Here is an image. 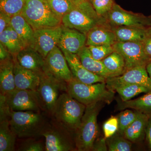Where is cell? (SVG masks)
I'll return each mask as SVG.
<instances>
[{
  "label": "cell",
  "instance_id": "6da1fadb",
  "mask_svg": "<svg viewBox=\"0 0 151 151\" xmlns=\"http://www.w3.org/2000/svg\"><path fill=\"white\" fill-rule=\"evenodd\" d=\"M66 92L86 106L98 103L110 104L115 95V92L107 87L105 82L85 84L73 77L67 83Z\"/></svg>",
  "mask_w": 151,
  "mask_h": 151
},
{
  "label": "cell",
  "instance_id": "7a4b0ae2",
  "mask_svg": "<svg viewBox=\"0 0 151 151\" xmlns=\"http://www.w3.org/2000/svg\"><path fill=\"white\" fill-rule=\"evenodd\" d=\"M47 116L43 112L11 110L10 125L19 138L37 137L41 136Z\"/></svg>",
  "mask_w": 151,
  "mask_h": 151
},
{
  "label": "cell",
  "instance_id": "3957f363",
  "mask_svg": "<svg viewBox=\"0 0 151 151\" xmlns=\"http://www.w3.org/2000/svg\"><path fill=\"white\" fill-rule=\"evenodd\" d=\"M86 108V105L74 99L67 92H63L58 97L52 117L74 136L81 124Z\"/></svg>",
  "mask_w": 151,
  "mask_h": 151
},
{
  "label": "cell",
  "instance_id": "277c9868",
  "mask_svg": "<svg viewBox=\"0 0 151 151\" xmlns=\"http://www.w3.org/2000/svg\"><path fill=\"white\" fill-rule=\"evenodd\" d=\"M101 106V103L86 106L81 124L74 134L77 151L92 150L93 144L98 135L97 118Z\"/></svg>",
  "mask_w": 151,
  "mask_h": 151
},
{
  "label": "cell",
  "instance_id": "5b68a950",
  "mask_svg": "<svg viewBox=\"0 0 151 151\" xmlns=\"http://www.w3.org/2000/svg\"><path fill=\"white\" fill-rule=\"evenodd\" d=\"M21 14L34 31L62 24V20L53 13L46 0H24Z\"/></svg>",
  "mask_w": 151,
  "mask_h": 151
},
{
  "label": "cell",
  "instance_id": "8992f818",
  "mask_svg": "<svg viewBox=\"0 0 151 151\" xmlns=\"http://www.w3.org/2000/svg\"><path fill=\"white\" fill-rule=\"evenodd\" d=\"M105 20L98 16L91 1H87L77 4L75 8L64 16L62 24L86 35L92 28Z\"/></svg>",
  "mask_w": 151,
  "mask_h": 151
},
{
  "label": "cell",
  "instance_id": "52a82bcc",
  "mask_svg": "<svg viewBox=\"0 0 151 151\" xmlns=\"http://www.w3.org/2000/svg\"><path fill=\"white\" fill-rule=\"evenodd\" d=\"M73 134L51 117L41 133L45 139L46 151H77Z\"/></svg>",
  "mask_w": 151,
  "mask_h": 151
},
{
  "label": "cell",
  "instance_id": "ba28073f",
  "mask_svg": "<svg viewBox=\"0 0 151 151\" xmlns=\"http://www.w3.org/2000/svg\"><path fill=\"white\" fill-rule=\"evenodd\" d=\"M60 91H67V83L60 81L44 71L40 75V82L36 92L43 113L52 117Z\"/></svg>",
  "mask_w": 151,
  "mask_h": 151
},
{
  "label": "cell",
  "instance_id": "9c48e42d",
  "mask_svg": "<svg viewBox=\"0 0 151 151\" xmlns=\"http://www.w3.org/2000/svg\"><path fill=\"white\" fill-rule=\"evenodd\" d=\"M113 46L124 58L127 70L136 66H147L151 60L146 54L142 42H116Z\"/></svg>",
  "mask_w": 151,
  "mask_h": 151
},
{
  "label": "cell",
  "instance_id": "30bf717a",
  "mask_svg": "<svg viewBox=\"0 0 151 151\" xmlns=\"http://www.w3.org/2000/svg\"><path fill=\"white\" fill-rule=\"evenodd\" d=\"M4 96L12 111L42 112L36 91L16 89Z\"/></svg>",
  "mask_w": 151,
  "mask_h": 151
},
{
  "label": "cell",
  "instance_id": "8fae6325",
  "mask_svg": "<svg viewBox=\"0 0 151 151\" xmlns=\"http://www.w3.org/2000/svg\"><path fill=\"white\" fill-rule=\"evenodd\" d=\"M105 18L112 27H149L148 17L126 10L115 3Z\"/></svg>",
  "mask_w": 151,
  "mask_h": 151
},
{
  "label": "cell",
  "instance_id": "7c38bea8",
  "mask_svg": "<svg viewBox=\"0 0 151 151\" xmlns=\"http://www.w3.org/2000/svg\"><path fill=\"white\" fill-rule=\"evenodd\" d=\"M44 71L65 83H68L73 78L65 55L58 46L45 58Z\"/></svg>",
  "mask_w": 151,
  "mask_h": 151
},
{
  "label": "cell",
  "instance_id": "4fadbf2b",
  "mask_svg": "<svg viewBox=\"0 0 151 151\" xmlns=\"http://www.w3.org/2000/svg\"><path fill=\"white\" fill-rule=\"evenodd\" d=\"M63 29V24L54 27L45 28L35 31L33 48L44 58L58 45Z\"/></svg>",
  "mask_w": 151,
  "mask_h": 151
},
{
  "label": "cell",
  "instance_id": "5bb4252c",
  "mask_svg": "<svg viewBox=\"0 0 151 151\" xmlns=\"http://www.w3.org/2000/svg\"><path fill=\"white\" fill-rule=\"evenodd\" d=\"M86 35L63 25L62 33L58 46L63 52L77 54L86 46Z\"/></svg>",
  "mask_w": 151,
  "mask_h": 151
},
{
  "label": "cell",
  "instance_id": "9a60e30c",
  "mask_svg": "<svg viewBox=\"0 0 151 151\" xmlns=\"http://www.w3.org/2000/svg\"><path fill=\"white\" fill-rule=\"evenodd\" d=\"M67 60L73 77L78 81L87 84L104 82L107 78L94 74L86 69L79 59L77 54L63 52Z\"/></svg>",
  "mask_w": 151,
  "mask_h": 151
},
{
  "label": "cell",
  "instance_id": "2e32d148",
  "mask_svg": "<svg viewBox=\"0 0 151 151\" xmlns=\"http://www.w3.org/2000/svg\"><path fill=\"white\" fill-rule=\"evenodd\" d=\"M117 42L112 27L106 19L92 28L86 34V46L113 45Z\"/></svg>",
  "mask_w": 151,
  "mask_h": 151
},
{
  "label": "cell",
  "instance_id": "e0dca14e",
  "mask_svg": "<svg viewBox=\"0 0 151 151\" xmlns=\"http://www.w3.org/2000/svg\"><path fill=\"white\" fill-rule=\"evenodd\" d=\"M16 59L22 67L40 74L45 67V58L35 49L25 47L17 55Z\"/></svg>",
  "mask_w": 151,
  "mask_h": 151
},
{
  "label": "cell",
  "instance_id": "ac0fdd59",
  "mask_svg": "<svg viewBox=\"0 0 151 151\" xmlns=\"http://www.w3.org/2000/svg\"><path fill=\"white\" fill-rule=\"evenodd\" d=\"M107 80L113 82L129 83L145 86L151 91V78L146 66H138L128 69L120 76L110 77Z\"/></svg>",
  "mask_w": 151,
  "mask_h": 151
},
{
  "label": "cell",
  "instance_id": "d6986e66",
  "mask_svg": "<svg viewBox=\"0 0 151 151\" xmlns=\"http://www.w3.org/2000/svg\"><path fill=\"white\" fill-rule=\"evenodd\" d=\"M14 74L16 89L37 91L40 82V74L22 67L16 58Z\"/></svg>",
  "mask_w": 151,
  "mask_h": 151
},
{
  "label": "cell",
  "instance_id": "ffe728a7",
  "mask_svg": "<svg viewBox=\"0 0 151 151\" xmlns=\"http://www.w3.org/2000/svg\"><path fill=\"white\" fill-rule=\"evenodd\" d=\"M10 26L18 35L25 47H33L35 31L21 14L12 17Z\"/></svg>",
  "mask_w": 151,
  "mask_h": 151
},
{
  "label": "cell",
  "instance_id": "44dd1931",
  "mask_svg": "<svg viewBox=\"0 0 151 151\" xmlns=\"http://www.w3.org/2000/svg\"><path fill=\"white\" fill-rule=\"evenodd\" d=\"M15 59L13 58L1 61L0 94L6 95L16 89L14 74Z\"/></svg>",
  "mask_w": 151,
  "mask_h": 151
},
{
  "label": "cell",
  "instance_id": "7402d4cb",
  "mask_svg": "<svg viewBox=\"0 0 151 151\" xmlns=\"http://www.w3.org/2000/svg\"><path fill=\"white\" fill-rule=\"evenodd\" d=\"M105 82L109 89L119 94L123 102L132 100L133 97L142 93H147L151 91L145 86L138 84L113 82L107 79Z\"/></svg>",
  "mask_w": 151,
  "mask_h": 151
},
{
  "label": "cell",
  "instance_id": "603a6c76",
  "mask_svg": "<svg viewBox=\"0 0 151 151\" xmlns=\"http://www.w3.org/2000/svg\"><path fill=\"white\" fill-rule=\"evenodd\" d=\"M112 29L117 42H142L145 39L148 27H138L114 26Z\"/></svg>",
  "mask_w": 151,
  "mask_h": 151
},
{
  "label": "cell",
  "instance_id": "cb8c5ba5",
  "mask_svg": "<svg viewBox=\"0 0 151 151\" xmlns=\"http://www.w3.org/2000/svg\"><path fill=\"white\" fill-rule=\"evenodd\" d=\"M150 118L139 112L137 118L125 130L123 136L132 142L142 141L146 135V128Z\"/></svg>",
  "mask_w": 151,
  "mask_h": 151
},
{
  "label": "cell",
  "instance_id": "d4e9b609",
  "mask_svg": "<svg viewBox=\"0 0 151 151\" xmlns=\"http://www.w3.org/2000/svg\"><path fill=\"white\" fill-rule=\"evenodd\" d=\"M77 55L82 65L90 72L106 78L111 77L102 61L93 58L87 46L84 47Z\"/></svg>",
  "mask_w": 151,
  "mask_h": 151
},
{
  "label": "cell",
  "instance_id": "484cf974",
  "mask_svg": "<svg viewBox=\"0 0 151 151\" xmlns=\"http://www.w3.org/2000/svg\"><path fill=\"white\" fill-rule=\"evenodd\" d=\"M118 109L124 110L127 109H134L151 118V91L134 99L126 102L121 101L118 103Z\"/></svg>",
  "mask_w": 151,
  "mask_h": 151
},
{
  "label": "cell",
  "instance_id": "4316f807",
  "mask_svg": "<svg viewBox=\"0 0 151 151\" xmlns=\"http://www.w3.org/2000/svg\"><path fill=\"white\" fill-rule=\"evenodd\" d=\"M0 43L7 49L15 58L17 55L24 48L17 34L11 26L0 33Z\"/></svg>",
  "mask_w": 151,
  "mask_h": 151
},
{
  "label": "cell",
  "instance_id": "83f0119b",
  "mask_svg": "<svg viewBox=\"0 0 151 151\" xmlns=\"http://www.w3.org/2000/svg\"><path fill=\"white\" fill-rule=\"evenodd\" d=\"M102 61L111 77L120 76L127 70L124 58L115 50Z\"/></svg>",
  "mask_w": 151,
  "mask_h": 151
},
{
  "label": "cell",
  "instance_id": "f1b7e54d",
  "mask_svg": "<svg viewBox=\"0 0 151 151\" xmlns=\"http://www.w3.org/2000/svg\"><path fill=\"white\" fill-rule=\"evenodd\" d=\"M10 121L0 122V151H13L17 136L11 129Z\"/></svg>",
  "mask_w": 151,
  "mask_h": 151
},
{
  "label": "cell",
  "instance_id": "f546056e",
  "mask_svg": "<svg viewBox=\"0 0 151 151\" xmlns=\"http://www.w3.org/2000/svg\"><path fill=\"white\" fill-rule=\"evenodd\" d=\"M53 13L62 20V18L76 7L73 0H46Z\"/></svg>",
  "mask_w": 151,
  "mask_h": 151
},
{
  "label": "cell",
  "instance_id": "4dcf8cb0",
  "mask_svg": "<svg viewBox=\"0 0 151 151\" xmlns=\"http://www.w3.org/2000/svg\"><path fill=\"white\" fill-rule=\"evenodd\" d=\"M117 133L111 137L106 139L108 151H130L132 150V142L124 137L123 135Z\"/></svg>",
  "mask_w": 151,
  "mask_h": 151
},
{
  "label": "cell",
  "instance_id": "1f68e13d",
  "mask_svg": "<svg viewBox=\"0 0 151 151\" xmlns=\"http://www.w3.org/2000/svg\"><path fill=\"white\" fill-rule=\"evenodd\" d=\"M24 0H0V12L11 17L21 14Z\"/></svg>",
  "mask_w": 151,
  "mask_h": 151
},
{
  "label": "cell",
  "instance_id": "d6a6232c",
  "mask_svg": "<svg viewBox=\"0 0 151 151\" xmlns=\"http://www.w3.org/2000/svg\"><path fill=\"white\" fill-rule=\"evenodd\" d=\"M139 112L127 109L119 113L118 116L119 129L117 133L123 135L125 130L128 128L139 116Z\"/></svg>",
  "mask_w": 151,
  "mask_h": 151
},
{
  "label": "cell",
  "instance_id": "836d02e7",
  "mask_svg": "<svg viewBox=\"0 0 151 151\" xmlns=\"http://www.w3.org/2000/svg\"><path fill=\"white\" fill-rule=\"evenodd\" d=\"M87 47L93 58L101 61L115 51L113 45H90Z\"/></svg>",
  "mask_w": 151,
  "mask_h": 151
},
{
  "label": "cell",
  "instance_id": "e575fe53",
  "mask_svg": "<svg viewBox=\"0 0 151 151\" xmlns=\"http://www.w3.org/2000/svg\"><path fill=\"white\" fill-rule=\"evenodd\" d=\"M36 137L27 138L22 143L18 151H45V143L42 140L35 139Z\"/></svg>",
  "mask_w": 151,
  "mask_h": 151
},
{
  "label": "cell",
  "instance_id": "d590c367",
  "mask_svg": "<svg viewBox=\"0 0 151 151\" xmlns=\"http://www.w3.org/2000/svg\"><path fill=\"white\" fill-rule=\"evenodd\" d=\"M92 6L98 16L105 18L113 8L114 0H92Z\"/></svg>",
  "mask_w": 151,
  "mask_h": 151
},
{
  "label": "cell",
  "instance_id": "8d00e7d4",
  "mask_svg": "<svg viewBox=\"0 0 151 151\" xmlns=\"http://www.w3.org/2000/svg\"><path fill=\"white\" fill-rule=\"evenodd\" d=\"M119 120L118 117L111 116L103 124L104 137L106 139L111 137L118 132Z\"/></svg>",
  "mask_w": 151,
  "mask_h": 151
},
{
  "label": "cell",
  "instance_id": "74e56055",
  "mask_svg": "<svg viewBox=\"0 0 151 151\" xmlns=\"http://www.w3.org/2000/svg\"><path fill=\"white\" fill-rule=\"evenodd\" d=\"M92 151H108L106 139L101 137L96 139L92 147Z\"/></svg>",
  "mask_w": 151,
  "mask_h": 151
},
{
  "label": "cell",
  "instance_id": "f35d334b",
  "mask_svg": "<svg viewBox=\"0 0 151 151\" xmlns=\"http://www.w3.org/2000/svg\"><path fill=\"white\" fill-rule=\"evenodd\" d=\"M12 18L7 14L0 12V33L10 26Z\"/></svg>",
  "mask_w": 151,
  "mask_h": 151
},
{
  "label": "cell",
  "instance_id": "ab89813d",
  "mask_svg": "<svg viewBox=\"0 0 151 151\" xmlns=\"http://www.w3.org/2000/svg\"><path fill=\"white\" fill-rule=\"evenodd\" d=\"M146 54L151 59V27H149L145 40L143 42Z\"/></svg>",
  "mask_w": 151,
  "mask_h": 151
},
{
  "label": "cell",
  "instance_id": "60d3db41",
  "mask_svg": "<svg viewBox=\"0 0 151 151\" xmlns=\"http://www.w3.org/2000/svg\"><path fill=\"white\" fill-rule=\"evenodd\" d=\"M15 58L2 44L0 43V61Z\"/></svg>",
  "mask_w": 151,
  "mask_h": 151
},
{
  "label": "cell",
  "instance_id": "b9f144b4",
  "mask_svg": "<svg viewBox=\"0 0 151 151\" xmlns=\"http://www.w3.org/2000/svg\"><path fill=\"white\" fill-rule=\"evenodd\" d=\"M146 138L149 149L151 151V118L149 119L146 131Z\"/></svg>",
  "mask_w": 151,
  "mask_h": 151
},
{
  "label": "cell",
  "instance_id": "7bdbcfd3",
  "mask_svg": "<svg viewBox=\"0 0 151 151\" xmlns=\"http://www.w3.org/2000/svg\"><path fill=\"white\" fill-rule=\"evenodd\" d=\"M146 69H147L149 76L151 78V60L147 64V66H146Z\"/></svg>",
  "mask_w": 151,
  "mask_h": 151
},
{
  "label": "cell",
  "instance_id": "ee69618b",
  "mask_svg": "<svg viewBox=\"0 0 151 151\" xmlns=\"http://www.w3.org/2000/svg\"><path fill=\"white\" fill-rule=\"evenodd\" d=\"M73 1L76 5L79 3L84 2L87 1H90V0H73Z\"/></svg>",
  "mask_w": 151,
  "mask_h": 151
},
{
  "label": "cell",
  "instance_id": "f6af8a7d",
  "mask_svg": "<svg viewBox=\"0 0 151 151\" xmlns=\"http://www.w3.org/2000/svg\"><path fill=\"white\" fill-rule=\"evenodd\" d=\"M149 17V27H151V15Z\"/></svg>",
  "mask_w": 151,
  "mask_h": 151
},
{
  "label": "cell",
  "instance_id": "bcb514c9",
  "mask_svg": "<svg viewBox=\"0 0 151 151\" xmlns=\"http://www.w3.org/2000/svg\"><path fill=\"white\" fill-rule=\"evenodd\" d=\"M92 1V0H90V1Z\"/></svg>",
  "mask_w": 151,
  "mask_h": 151
}]
</instances>
